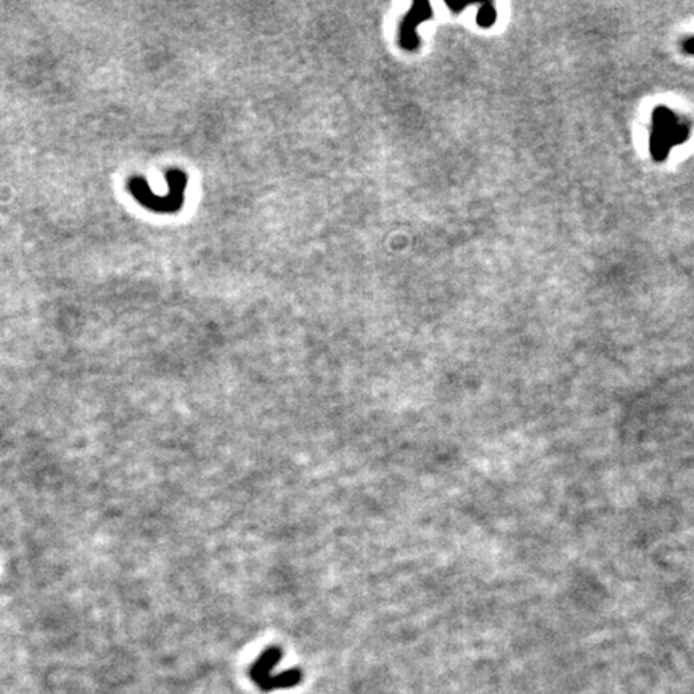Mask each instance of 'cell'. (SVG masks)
<instances>
[{
    "label": "cell",
    "instance_id": "obj_3",
    "mask_svg": "<svg viewBox=\"0 0 694 694\" xmlns=\"http://www.w3.org/2000/svg\"><path fill=\"white\" fill-rule=\"evenodd\" d=\"M688 137V129L680 127L675 116L665 108L655 111V131L651 137V153L657 161L665 160L672 145L683 143Z\"/></svg>",
    "mask_w": 694,
    "mask_h": 694
},
{
    "label": "cell",
    "instance_id": "obj_2",
    "mask_svg": "<svg viewBox=\"0 0 694 694\" xmlns=\"http://www.w3.org/2000/svg\"><path fill=\"white\" fill-rule=\"evenodd\" d=\"M282 659V651L278 648H269L259 655V659L251 667V679L263 691H273L278 688H291L299 685L302 672L299 669H290L273 675L275 665Z\"/></svg>",
    "mask_w": 694,
    "mask_h": 694
},
{
    "label": "cell",
    "instance_id": "obj_4",
    "mask_svg": "<svg viewBox=\"0 0 694 694\" xmlns=\"http://www.w3.org/2000/svg\"><path fill=\"white\" fill-rule=\"evenodd\" d=\"M683 50H685V54L694 55V38L688 39L687 42L683 44Z\"/></svg>",
    "mask_w": 694,
    "mask_h": 694
},
{
    "label": "cell",
    "instance_id": "obj_1",
    "mask_svg": "<svg viewBox=\"0 0 694 694\" xmlns=\"http://www.w3.org/2000/svg\"><path fill=\"white\" fill-rule=\"evenodd\" d=\"M166 180L169 184L170 190L168 196H156L148 188L145 178H131L127 184V188L131 190L132 196L139 201L140 204H143L145 208L152 209L154 213H176L184 206L187 176L182 170H169L166 174Z\"/></svg>",
    "mask_w": 694,
    "mask_h": 694
}]
</instances>
